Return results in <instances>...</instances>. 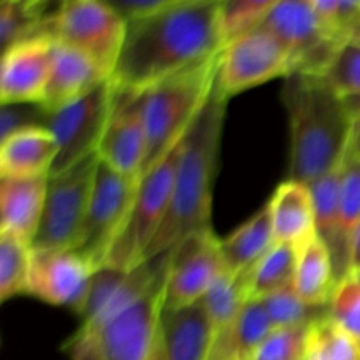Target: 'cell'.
Here are the masks:
<instances>
[{"mask_svg": "<svg viewBox=\"0 0 360 360\" xmlns=\"http://www.w3.org/2000/svg\"><path fill=\"white\" fill-rule=\"evenodd\" d=\"M220 0H169L164 9L127 23L111 74L116 94H144L224 49L218 30Z\"/></svg>", "mask_w": 360, "mask_h": 360, "instance_id": "6da1fadb", "label": "cell"}, {"mask_svg": "<svg viewBox=\"0 0 360 360\" xmlns=\"http://www.w3.org/2000/svg\"><path fill=\"white\" fill-rule=\"evenodd\" d=\"M281 101L290 125L287 179L309 186L343 165L354 118L343 98L313 74L285 77Z\"/></svg>", "mask_w": 360, "mask_h": 360, "instance_id": "7a4b0ae2", "label": "cell"}, {"mask_svg": "<svg viewBox=\"0 0 360 360\" xmlns=\"http://www.w3.org/2000/svg\"><path fill=\"white\" fill-rule=\"evenodd\" d=\"M227 102L229 98L213 88L210 101L183 139L171 204L144 260L169 252L193 232L213 229L211 204Z\"/></svg>", "mask_w": 360, "mask_h": 360, "instance_id": "3957f363", "label": "cell"}, {"mask_svg": "<svg viewBox=\"0 0 360 360\" xmlns=\"http://www.w3.org/2000/svg\"><path fill=\"white\" fill-rule=\"evenodd\" d=\"M220 55L221 51L172 74L144 94L148 153L143 174L164 160L185 139L213 94Z\"/></svg>", "mask_w": 360, "mask_h": 360, "instance_id": "277c9868", "label": "cell"}, {"mask_svg": "<svg viewBox=\"0 0 360 360\" xmlns=\"http://www.w3.org/2000/svg\"><path fill=\"white\" fill-rule=\"evenodd\" d=\"M125 32V20L109 2L67 0L44 21L39 35L84 53L111 79Z\"/></svg>", "mask_w": 360, "mask_h": 360, "instance_id": "5b68a950", "label": "cell"}, {"mask_svg": "<svg viewBox=\"0 0 360 360\" xmlns=\"http://www.w3.org/2000/svg\"><path fill=\"white\" fill-rule=\"evenodd\" d=\"M181 146L183 141L164 160L141 176L127 224L112 245L104 267L132 271L144 262V255L160 231L171 204Z\"/></svg>", "mask_w": 360, "mask_h": 360, "instance_id": "8992f818", "label": "cell"}, {"mask_svg": "<svg viewBox=\"0 0 360 360\" xmlns=\"http://www.w3.org/2000/svg\"><path fill=\"white\" fill-rule=\"evenodd\" d=\"M98 155L91 153L56 174H49L44 210L32 250H74L79 243L94 188Z\"/></svg>", "mask_w": 360, "mask_h": 360, "instance_id": "52a82bcc", "label": "cell"}, {"mask_svg": "<svg viewBox=\"0 0 360 360\" xmlns=\"http://www.w3.org/2000/svg\"><path fill=\"white\" fill-rule=\"evenodd\" d=\"M139 179L127 178L98 160L79 243L74 252L95 271L105 266L136 199Z\"/></svg>", "mask_w": 360, "mask_h": 360, "instance_id": "ba28073f", "label": "cell"}, {"mask_svg": "<svg viewBox=\"0 0 360 360\" xmlns=\"http://www.w3.org/2000/svg\"><path fill=\"white\" fill-rule=\"evenodd\" d=\"M260 30L283 46L290 56L292 74L320 76L345 44L327 28L311 0H276Z\"/></svg>", "mask_w": 360, "mask_h": 360, "instance_id": "9c48e42d", "label": "cell"}, {"mask_svg": "<svg viewBox=\"0 0 360 360\" xmlns=\"http://www.w3.org/2000/svg\"><path fill=\"white\" fill-rule=\"evenodd\" d=\"M112 108L115 90L108 79L72 104L48 115L46 129L58 143V157L49 174L65 171L91 153H97Z\"/></svg>", "mask_w": 360, "mask_h": 360, "instance_id": "30bf717a", "label": "cell"}, {"mask_svg": "<svg viewBox=\"0 0 360 360\" xmlns=\"http://www.w3.org/2000/svg\"><path fill=\"white\" fill-rule=\"evenodd\" d=\"M169 264L171 250L153 285L137 301L91 333L97 338L105 360H148L150 357L164 313Z\"/></svg>", "mask_w": 360, "mask_h": 360, "instance_id": "8fae6325", "label": "cell"}, {"mask_svg": "<svg viewBox=\"0 0 360 360\" xmlns=\"http://www.w3.org/2000/svg\"><path fill=\"white\" fill-rule=\"evenodd\" d=\"M290 74L292 62L288 53L273 35L259 28L221 49L214 88L225 98H231Z\"/></svg>", "mask_w": 360, "mask_h": 360, "instance_id": "7c38bea8", "label": "cell"}, {"mask_svg": "<svg viewBox=\"0 0 360 360\" xmlns=\"http://www.w3.org/2000/svg\"><path fill=\"white\" fill-rule=\"evenodd\" d=\"M224 269L220 238L213 229L186 236L171 248L164 311H179L197 304Z\"/></svg>", "mask_w": 360, "mask_h": 360, "instance_id": "4fadbf2b", "label": "cell"}, {"mask_svg": "<svg viewBox=\"0 0 360 360\" xmlns=\"http://www.w3.org/2000/svg\"><path fill=\"white\" fill-rule=\"evenodd\" d=\"M94 269L74 250H32L27 294L83 315Z\"/></svg>", "mask_w": 360, "mask_h": 360, "instance_id": "5bb4252c", "label": "cell"}, {"mask_svg": "<svg viewBox=\"0 0 360 360\" xmlns=\"http://www.w3.org/2000/svg\"><path fill=\"white\" fill-rule=\"evenodd\" d=\"M144 94L115 91V108L97 148L98 160L132 179H141L148 153Z\"/></svg>", "mask_w": 360, "mask_h": 360, "instance_id": "9a60e30c", "label": "cell"}, {"mask_svg": "<svg viewBox=\"0 0 360 360\" xmlns=\"http://www.w3.org/2000/svg\"><path fill=\"white\" fill-rule=\"evenodd\" d=\"M169 252L144 260L132 271H116L109 267L95 271L86 306L81 315V326L76 333H95L109 319L132 304L157 280L167 260Z\"/></svg>", "mask_w": 360, "mask_h": 360, "instance_id": "2e32d148", "label": "cell"}, {"mask_svg": "<svg viewBox=\"0 0 360 360\" xmlns=\"http://www.w3.org/2000/svg\"><path fill=\"white\" fill-rule=\"evenodd\" d=\"M55 41L46 35L25 39L4 49L0 67V102L41 105L51 72Z\"/></svg>", "mask_w": 360, "mask_h": 360, "instance_id": "e0dca14e", "label": "cell"}, {"mask_svg": "<svg viewBox=\"0 0 360 360\" xmlns=\"http://www.w3.org/2000/svg\"><path fill=\"white\" fill-rule=\"evenodd\" d=\"M214 329L200 301L179 311H164L148 360H210Z\"/></svg>", "mask_w": 360, "mask_h": 360, "instance_id": "ac0fdd59", "label": "cell"}, {"mask_svg": "<svg viewBox=\"0 0 360 360\" xmlns=\"http://www.w3.org/2000/svg\"><path fill=\"white\" fill-rule=\"evenodd\" d=\"M109 77L84 53L55 41L51 72L41 108L46 115L58 111L95 90Z\"/></svg>", "mask_w": 360, "mask_h": 360, "instance_id": "d6986e66", "label": "cell"}, {"mask_svg": "<svg viewBox=\"0 0 360 360\" xmlns=\"http://www.w3.org/2000/svg\"><path fill=\"white\" fill-rule=\"evenodd\" d=\"M48 178L0 179V232L34 243L44 210Z\"/></svg>", "mask_w": 360, "mask_h": 360, "instance_id": "ffe728a7", "label": "cell"}, {"mask_svg": "<svg viewBox=\"0 0 360 360\" xmlns=\"http://www.w3.org/2000/svg\"><path fill=\"white\" fill-rule=\"evenodd\" d=\"M58 143L46 127H30L0 141V179L49 176Z\"/></svg>", "mask_w": 360, "mask_h": 360, "instance_id": "44dd1931", "label": "cell"}, {"mask_svg": "<svg viewBox=\"0 0 360 360\" xmlns=\"http://www.w3.org/2000/svg\"><path fill=\"white\" fill-rule=\"evenodd\" d=\"M276 241L301 246L315 236V210L308 185L285 179L269 202Z\"/></svg>", "mask_w": 360, "mask_h": 360, "instance_id": "7402d4cb", "label": "cell"}, {"mask_svg": "<svg viewBox=\"0 0 360 360\" xmlns=\"http://www.w3.org/2000/svg\"><path fill=\"white\" fill-rule=\"evenodd\" d=\"M273 330L264 302L253 299L227 329L214 336L210 360H255Z\"/></svg>", "mask_w": 360, "mask_h": 360, "instance_id": "603a6c76", "label": "cell"}, {"mask_svg": "<svg viewBox=\"0 0 360 360\" xmlns=\"http://www.w3.org/2000/svg\"><path fill=\"white\" fill-rule=\"evenodd\" d=\"M274 245H276V236H274L273 217H271L269 204H266L231 236L220 239V252L225 269L232 274L250 269L257 266Z\"/></svg>", "mask_w": 360, "mask_h": 360, "instance_id": "cb8c5ba5", "label": "cell"}, {"mask_svg": "<svg viewBox=\"0 0 360 360\" xmlns=\"http://www.w3.org/2000/svg\"><path fill=\"white\" fill-rule=\"evenodd\" d=\"M360 225V160L348 151L341 165L340 225L338 245L333 253L334 276L338 280L352 269V248Z\"/></svg>", "mask_w": 360, "mask_h": 360, "instance_id": "d4e9b609", "label": "cell"}, {"mask_svg": "<svg viewBox=\"0 0 360 360\" xmlns=\"http://www.w3.org/2000/svg\"><path fill=\"white\" fill-rule=\"evenodd\" d=\"M253 273L255 266L238 274L221 271L211 283L200 304L214 329V336L227 329L250 301H253Z\"/></svg>", "mask_w": 360, "mask_h": 360, "instance_id": "484cf974", "label": "cell"}, {"mask_svg": "<svg viewBox=\"0 0 360 360\" xmlns=\"http://www.w3.org/2000/svg\"><path fill=\"white\" fill-rule=\"evenodd\" d=\"M297 252V269L294 278L295 292L308 304L327 306L336 285L330 252L316 238V234L302 243Z\"/></svg>", "mask_w": 360, "mask_h": 360, "instance_id": "4316f807", "label": "cell"}, {"mask_svg": "<svg viewBox=\"0 0 360 360\" xmlns=\"http://www.w3.org/2000/svg\"><path fill=\"white\" fill-rule=\"evenodd\" d=\"M297 246L276 241L253 273V299H266L294 285L297 269Z\"/></svg>", "mask_w": 360, "mask_h": 360, "instance_id": "83f0119b", "label": "cell"}, {"mask_svg": "<svg viewBox=\"0 0 360 360\" xmlns=\"http://www.w3.org/2000/svg\"><path fill=\"white\" fill-rule=\"evenodd\" d=\"M48 2L37 0H2L0 4V41L2 48H11L25 39L37 37L44 21L51 16Z\"/></svg>", "mask_w": 360, "mask_h": 360, "instance_id": "f1b7e54d", "label": "cell"}, {"mask_svg": "<svg viewBox=\"0 0 360 360\" xmlns=\"http://www.w3.org/2000/svg\"><path fill=\"white\" fill-rule=\"evenodd\" d=\"M309 190H311L313 210H315V234L327 246L333 259L338 245V225H340L341 167L309 185Z\"/></svg>", "mask_w": 360, "mask_h": 360, "instance_id": "f546056e", "label": "cell"}, {"mask_svg": "<svg viewBox=\"0 0 360 360\" xmlns=\"http://www.w3.org/2000/svg\"><path fill=\"white\" fill-rule=\"evenodd\" d=\"M32 245L18 236L0 232V299L27 294Z\"/></svg>", "mask_w": 360, "mask_h": 360, "instance_id": "4dcf8cb0", "label": "cell"}, {"mask_svg": "<svg viewBox=\"0 0 360 360\" xmlns=\"http://www.w3.org/2000/svg\"><path fill=\"white\" fill-rule=\"evenodd\" d=\"M276 0H221L218 7V30L224 48L259 30Z\"/></svg>", "mask_w": 360, "mask_h": 360, "instance_id": "1f68e13d", "label": "cell"}, {"mask_svg": "<svg viewBox=\"0 0 360 360\" xmlns=\"http://www.w3.org/2000/svg\"><path fill=\"white\" fill-rule=\"evenodd\" d=\"M262 302L269 313L274 329L315 326L329 316L327 306H313L302 301L294 285L262 299Z\"/></svg>", "mask_w": 360, "mask_h": 360, "instance_id": "d6a6232c", "label": "cell"}, {"mask_svg": "<svg viewBox=\"0 0 360 360\" xmlns=\"http://www.w3.org/2000/svg\"><path fill=\"white\" fill-rule=\"evenodd\" d=\"M329 319L360 343V267L352 269L334 285L329 299Z\"/></svg>", "mask_w": 360, "mask_h": 360, "instance_id": "836d02e7", "label": "cell"}, {"mask_svg": "<svg viewBox=\"0 0 360 360\" xmlns=\"http://www.w3.org/2000/svg\"><path fill=\"white\" fill-rule=\"evenodd\" d=\"M308 359L360 360V343L327 316L311 327Z\"/></svg>", "mask_w": 360, "mask_h": 360, "instance_id": "e575fe53", "label": "cell"}, {"mask_svg": "<svg viewBox=\"0 0 360 360\" xmlns=\"http://www.w3.org/2000/svg\"><path fill=\"white\" fill-rule=\"evenodd\" d=\"M320 77L341 98L360 94V42H345Z\"/></svg>", "mask_w": 360, "mask_h": 360, "instance_id": "d590c367", "label": "cell"}, {"mask_svg": "<svg viewBox=\"0 0 360 360\" xmlns=\"http://www.w3.org/2000/svg\"><path fill=\"white\" fill-rule=\"evenodd\" d=\"M334 37L360 42V0H311Z\"/></svg>", "mask_w": 360, "mask_h": 360, "instance_id": "8d00e7d4", "label": "cell"}, {"mask_svg": "<svg viewBox=\"0 0 360 360\" xmlns=\"http://www.w3.org/2000/svg\"><path fill=\"white\" fill-rule=\"evenodd\" d=\"M311 327L274 329L259 350L255 360H306L311 340Z\"/></svg>", "mask_w": 360, "mask_h": 360, "instance_id": "74e56055", "label": "cell"}, {"mask_svg": "<svg viewBox=\"0 0 360 360\" xmlns=\"http://www.w3.org/2000/svg\"><path fill=\"white\" fill-rule=\"evenodd\" d=\"M46 115L41 105L11 104L0 111V141L30 127H46Z\"/></svg>", "mask_w": 360, "mask_h": 360, "instance_id": "f35d334b", "label": "cell"}, {"mask_svg": "<svg viewBox=\"0 0 360 360\" xmlns=\"http://www.w3.org/2000/svg\"><path fill=\"white\" fill-rule=\"evenodd\" d=\"M109 4L118 11L125 23H130V21L141 20V18L164 9L169 0H112Z\"/></svg>", "mask_w": 360, "mask_h": 360, "instance_id": "ab89813d", "label": "cell"}, {"mask_svg": "<svg viewBox=\"0 0 360 360\" xmlns=\"http://www.w3.org/2000/svg\"><path fill=\"white\" fill-rule=\"evenodd\" d=\"M63 348L69 350L72 360H105L94 334L74 333L72 338H69L67 343L63 345Z\"/></svg>", "mask_w": 360, "mask_h": 360, "instance_id": "60d3db41", "label": "cell"}, {"mask_svg": "<svg viewBox=\"0 0 360 360\" xmlns=\"http://www.w3.org/2000/svg\"><path fill=\"white\" fill-rule=\"evenodd\" d=\"M348 151L354 155L355 158L360 160V118H354V125H352V134H350V146Z\"/></svg>", "mask_w": 360, "mask_h": 360, "instance_id": "b9f144b4", "label": "cell"}, {"mask_svg": "<svg viewBox=\"0 0 360 360\" xmlns=\"http://www.w3.org/2000/svg\"><path fill=\"white\" fill-rule=\"evenodd\" d=\"M343 102L352 118H360V94L343 98Z\"/></svg>", "mask_w": 360, "mask_h": 360, "instance_id": "7bdbcfd3", "label": "cell"}, {"mask_svg": "<svg viewBox=\"0 0 360 360\" xmlns=\"http://www.w3.org/2000/svg\"><path fill=\"white\" fill-rule=\"evenodd\" d=\"M352 266L360 267V225L355 232L354 238V248H352Z\"/></svg>", "mask_w": 360, "mask_h": 360, "instance_id": "ee69618b", "label": "cell"}, {"mask_svg": "<svg viewBox=\"0 0 360 360\" xmlns=\"http://www.w3.org/2000/svg\"><path fill=\"white\" fill-rule=\"evenodd\" d=\"M306 360H309V359H308V357H306Z\"/></svg>", "mask_w": 360, "mask_h": 360, "instance_id": "f6af8a7d", "label": "cell"}]
</instances>
